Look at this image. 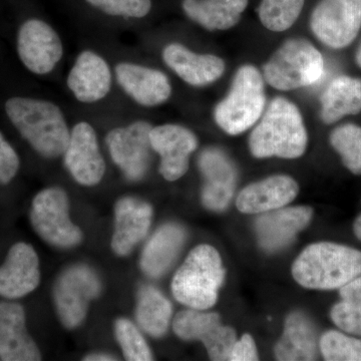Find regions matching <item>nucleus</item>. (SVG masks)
<instances>
[{
    "label": "nucleus",
    "instance_id": "1",
    "mask_svg": "<svg viewBox=\"0 0 361 361\" xmlns=\"http://www.w3.org/2000/svg\"><path fill=\"white\" fill-rule=\"evenodd\" d=\"M4 109L14 128L40 156L54 159L63 155L71 130L58 104L35 97H14L7 99Z\"/></svg>",
    "mask_w": 361,
    "mask_h": 361
},
{
    "label": "nucleus",
    "instance_id": "2",
    "mask_svg": "<svg viewBox=\"0 0 361 361\" xmlns=\"http://www.w3.org/2000/svg\"><path fill=\"white\" fill-rule=\"evenodd\" d=\"M307 142V130L298 106L279 97L271 102L252 130L249 148L258 159H297L305 153Z\"/></svg>",
    "mask_w": 361,
    "mask_h": 361
},
{
    "label": "nucleus",
    "instance_id": "3",
    "mask_svg": "<svg viewBox=\"0 0 361 361\" xmlns=\"http://www.w3.org/2000/svg\"><path fill=\"white\" fill-rule=\"evenodd\" d=\"M292 275L305 288L341 289L361 275V252L330 242L311 244L296 259Z\"/></svg>",
    "mask_w": 361,
    "mask_h": 361
},
{
    "label": "nucleus",
    "instance_id": "4",
    "mask_svg": "<svg viewBox=\"0 0 361 361\" xmlns=\"http://www.w3.org/2000/svg\"><path fill=\"white\" fill-rule=\"evenodd\" d=\"M222 259L214 247L197 246L176 272L172 292L180 303L193 310H207L217 302L224 282Z\"/></svg>",
    "mask_w": 361,
    "mask_h": 361
},
{
    "label": "nucleus",
    "instance_id": "5",
    "mask_svg": "<svg viewBox=\"0 0 361 361\" xmlns=\"http://www.w3.org/2000/svg\"><path fill=\"white\" fill-rule=\"evenodd\" d=\"M264 78L252 65L240 66L227 96L214 110V120L228 135L246 132L260 120L265 110Z\"/></svg>",
    "mask_w": 361,
    "mask_h": 361
},
{
    "label": "nucleus",
    "instance_id": "6",
    "mask_svg": "<svg viewBox=\"0 0 361 361\" xmlns=\"http://www.w3.org/2000/svg\"><path fill=\"white\" fill-rule=\"evenodd\" d=\"M320 51L304 39H287L263 66V78L270 87L293 90L319 82L324 75Z\"/></svg>",
    "mask_w": 361,
    "mask_h": 361
},
{
    "label": "nucleus",
    "instance_id": "7",
    "mask_svg": "<svg viewBox=\"0 0 361 361\" xmlns=\"http://www.w3.org/2000/svg\"><path fill=\"white\" fill-rule=\"evenodd\" d=\"M30 223L37 235L51 245L71 248L82 240V233L70 218L68 195L58 187L47 188L33 198Z\"/></svg>",
    "mask_w": 361,
    "mask_h": 361
},
{
    "label": "nucleus",
    "instance_id": "8",
    "mask_svg": "<svg viewBox=\"0 0 361 361\" xmlns=\"http://www.w3.org/2000/svg\"><path fill=\"white\" fill-rule=\"evenodd\" d=\"M360 28L361 0H320L311 13V32L329 49H345Z\"/></svg>",
    "mask_w": 361,
    "mask_h": 361
},
{
    "label": "nucleus",
    "instance_id": "9",
    "mask_svg": "<svg viewBox=\"0 0 361 361\" xmlns=\"http://www.w3.org/2000/svg\"><path fill=\"white\" fill-rule=\"evenodd\" d=\"M101 291V280L87 266L75 265L66 269L56 281L54 293L61 323L70 329L82 324L90 301Z\"/></svg>",
    "mask_w": 361,
    "mask_h": 361
},
{
    "label": "nucleus",
    "instance_id": "10",
    "mask_svg": "<svg viewBox=\"0 0 361 361\" xmlns=\"http://www.w3.org/2000/svg\"><path fill=\"white\" fill-rule=\"evenodd\" d=\"M152 128L147 121H135L106 135L109 153L128 180H140L148 172L153 149L149 141Z\"/></svg>",
    "mask_w": 361,
    "mask_h": 361
},
{
    "label": "nucleus",
    "instance_id": "11",
    "mask_svg": "<svg viewBox=\"0 0 361 361\" xmlns=\"http://www.w3.org/2000/svg\"><path fill=\"white\" fill-rule=\"evenodd\" d=\"M63 52V40L49 23L32 18L21 25L18 33V54L30 73L49 75L61 63Z\"/></svg>",
    "mask_w": 361,
    "mask_h": 361
},
{
    "label": "nucleus",
    "instance_id": "12",
    "mask_svg": "<svg viewBox=\"0 0 361 361\" xmlns=\"http://www.w3.org/2000/svg\"><path fill=\"white\" fill-rule=\"evenodd\" d=\"M173 329L183 341L203 342L212 360H227L237 341L235 330L222 325L217 313L203 312L193 308L178 313Z\"/></svg>",
    "mask_w": 361,
    "mask_h": 361
},
{
    "label": "nucleus",
    "instance_id": "13",
    "mask_svg": "<svg viewBox=\"0 0 361 361\" xmlns=\"http://www.w3.org/2000/svg\"><path fill=\"white\" fill-rule=\"evenodd\" d=\"M63 156L66 170L78 184L92 187L103 180L106 163L96 130L90 123L78 122L73 126Z\"/></svg>",
    "mask_w": 361,
    "mask_h": 361
},
{
    "label": "nucleus",
    "instance_id": "14",
    "mask_svg": "<svg viewBox=\"0 0 361 361\" xmlns=\"http://www.w3.org/2000/svg\"><path fill=\"white\" fill-rule=\"evenodd\" d=\"M149 141L160 156L159 170L164 179L174 182L186 174L190 156L198 147V139L191 130L177 123H164L152 128Z\"/></svg>",
    "mask_w": 361,
    "mask_h": 361
},
{
    "label": "nucleus",
    "instance_id": "15",
    "mask_svg": "<svg viewBox=\"0 0 361 361\" xmlns=\"http://www.w3.org/2000/svg\"><path fill=\"white\" fill-rule=\"evenodd\" d=\"M115 78L123 92L144 108L161 106L172 96L170 78L157 68L122 61L116 66Z\"/></svg>",
    "mask_w": 361,
    "mask_h": 361
},
{
    "label": "nucleus",
    "instance_id": "16",
    "mask_svg": "<svg viewBox=\"0 0 361 361\" xmlns=\"http://www.w3.org/2000/svg\"><path fill=\"white\" fill-rule=\"evenodd\" d=\"M113 71L106 59L90 49L80 52L68 71L66 85L82 104H96L110 94Z\"/></svg>",
    "mask_w": 361,
    "mask_h": 361
},
{
    "label": "nucleus",
    "instance_id": "17",
    "mask_svg": "<svg viewBox=\"0 0 361 361\" xmlns=\"http://www.w3.org/2000/svg\"><path fill=\"white\" fill-rule=\"evenodd\" d=\"M40 282L39 259L30 244L18 242L0 266V297L16 300L32 293Z\"/></svg>",
    "mask_w": 361,
    "mask_h": 361
},
{
    "label": "nucleus",
    "instance_id": "18",
    "mask_svg": "<svg viewBox=\"0 0 361 361\" xmlns=\"http://www.w3.org/2000/svg\"><path fill=\"white\" fill-rule=\"evenodd\" d=\"M198 166L205 179L202 191L204 206L209 210H224L234 195L238 177L231 159L222 149L208 148L200 154Z\"/></svg>",
    "mask_w": 361,
    "mask_h": 361
},
{
    "label": "nucleus",
    "instance_id": "19",
    "mask_svg": "<svg viewBox=\"0 0 361 361\" xmlns=\"http://www.w3.org/2000/svg\"><path fill=\"white\" fill-rule=\"evenodd\" d=\"M164 63L183 80L192 87H202L217 82L226 66L219 56L197 54L179 42H172L161 51Z\"/></svg>",
    "mask_w": 361,
    "mask_h": 361
},
{
    "label": "nucleus",
    "instance_id": "20",
    "mask_svg": "<svg viewBox=\"0 0 361 361\" xmlns=\"http://www.w3.org/2000/svg\"><path fill=\"white\" fill-rule=\"evenodd\" d=\"M0 360H42L39 349L26 327L25 308L13 301L0 302Z\"/></svg>",
    "mask_w": 361,
    "mask_h": 361
},
{
    "label": "nucleus",
    "instance_id": "21",
    "mask_svg": "<svg viewBox=\"0 0 361 361\" xmlns=\"http://www.w3.org/2000/svg\"><path fill=\"white\" fill-rule=\"evenodd\" d=\"M310 207H290L266 212L256 221L258 242L264 250L275 252L290 245L297 234L310 224Z\"/></svg>",
    "mask_w": 361,
    "mask_h": 361
},
{
    "label": "nucleus",
    "instance_id": "22",
    "mask_svg": "<svg viewBox=\"0 0 361 361\" xmlns=\"http://www.w3.org/2000/svg\"><path fill=\"white\" fill-rule=\"evenodd\" d=\"M115 216L111 248L118 255L127 256L148 234L153 210L146 202L125 197L116 202Z\"/></svg>",
    "mask_w": 361,
    "mask_h": 361
},
{
    "label": "nucleus",
    "instance_id": "23",
    "mask_svg": "<svg viewBox=\"0 0 361 361\" xmlns=\"http://www.w3.org/2000/svg\"><path fill=\"white\" fill-rule=\"evenodd\" d=\"M298 192V184L293 178L271 176L244 188L237 198L236 206L240 212L245 214L270 212L291 203Z\"/></svg>",
    "mask_w": 361,
    "mask_h": 361
},
{
    "label": "nucleus",
    "instance_id": "24",
    "mask_svg": "<svg viewBox=\"0 0 361 361\" xmlns=\"http://www.w3.org/2000/svg\"><path fill=\"white\" fill-rule=\"evenodd\" d=\"M317 331L307 315L295 311L287 316L283 336L275 345L274 353L278 360H315L317 357Z\"/></svg>",
    "mask_w": 361,
    "mask_h": 361
},
{
    "label": "nucleus",
    "instance_id": "25",
    "mask_svg": "<svg viewBox=\"0 0 361 361\" xmlns=\"http://www.w3.org/2000/svg\"><path fill=\"white\" fill-rule=\"evenodd\" d=\"M186 241V233L180 226L166 224L149 240L141 257V268L149 277L161 276L179 255Z\"/></svg>",
    "mask_w": 361,
    "mask_h": 361
},
{
    "label": "nucleus",
    "instance_id": "26",
    "mask_svg": "<svg viewBox=\"0 0 361 361\" xmlns=\"http://www.w3.org/2000/svg\"><path fill=\"white\" fill-rule=\"evenodd\" d=\"M249 0H183L187 18L209 30H228L238 25Z\"/></svg>",
    "mask_w": 361,
    "mask_h": 361
},
{
    "label": "nucleus",
    "instance_id": "27",
    "mask_svg": "<svg viewBox=\"0 0 361 361\" xmlns=\"http://www.w3.org/2000/svg\"><path fill=\"white\" fill-rule=\"evenodd\" d=\"M320 118L331 125L361 111V78L339 75L331 80L320 97Z\"/></svg>",
    "mask_w": 361,
    "mask_h": 361
},
{
    "label": "nucleus",
    "instance_id": "28",
    "mask_svg": "<svg viewBox=\"0 0 361 361\" xmlns=\"http://www.w3.org/2000/svg\"><path fill=\"white\" fill-rule=\"evenodd\" d=\"M172 312V304L155 287L144 286L140 290L135 317L149 336L157 338L165 336Z\"/></svg>",
    "mask_w": 361,
    "mask_h": 361
},
{
    "label": "nucleus",
    "instance_id": "29",
    "mask_svg": "<svg viewBox=\"0 0 361 361\" xmlns=\"http://www.w3.org/2000/svg\"><path fill=\"white\" fill-rule=\"evenodd\" d=\"M305 0H261L259 20L270 32H283L296 23Z\"/></svg>",
    "mask_w": 361,
    "mask_h": 361
},
{
    "label": "nucleus",
    "instance_id": "30",
    "mask_svg": "<svg viewBox=\"0 0 361 361\" xmlns=\"http://www.w3.org/2000/svg\"><path fill=\"white\" fill-rule=\"evenodd\" d=\"M330 145L341 157L342 163L353 174L361 175V127L345 123L332 130Z\"/></svg>",
    "mask_w": 361,
    "mask_h": 361
},
{
    "label": "nucleus",
    "instance_id": "31",
    "mask_svg": "<svg viewBox=\"0 0 361 361\" xmlns=\"http://www.w3.org/2000/svg\"><path fill=\"white\" fill-rule=\"evenodd\" d=\"M341 301L332 307L330 316L337 326L348 334L361 336V293L339 289Z\"/></svg>",
    "mask_w": 361,
    "mask_h": 361
},
{
    "label": "nucleus",
    "instance_id": "32",
    "mask_svg": "<svg viewBox=\"0 0 361 361\" xmlns=\"http://www.w3.org/2000/svg\"><path fill=\"white\" fill-rule=\"evenodd\" d=\"M319 350L325 360L361 361V341L336 330H329L320 337Z\"/></svg>",
    "mask_w": 361,
    "mask_h": 361
},
{
    "label": "nucleus",
    "instance_id": "33",
    "mask_svg": "<svg viewBox=\"0 0 361 361\" xmlns=\"http://www.w3.org/2000/svg\"><path fill=\"white\" fill-rule=\"evenodd\" d=\"M116 341L122 348L123 356L130 361L153 360L151 349L134 323L126 318L116 320L115 325Z\"/></svg>",
    "mask_w": 361,
    "mask_h": 361
},
{
    "label": "nucleus",
    "instance_id": "34",
    "mask_svg": "<svg viewBox=\"0 0 361 361\" xmlns=\"http://www.w3.org/2000/svg\"><path fill=\"white\" fill-rule=\"evenodd\" d=\"M102 13L125 18H144L152 9V0H87Z\"/></svg>",
    "mask_w": 361,
    "mask_h": 361
},
{
    "label": "nucleus",
    "instance_id": "35",
    "mask_svg": "<svg viewBox=\"0 0 361 361\" xmlns=\"http://www.w3.org/2000/svg\"><path fill=\"white\" fill-rule=\"evenodd\" d=\"M20 167V157L0 132V184L11 183L18 174Z\"/></svg>",
    "mask_w": 361,
    "mask_h": 361
},
{
    "label": "nucleus",
    "instance_id": "36",
    "mask_svg": "<svg viewBox=\"0 0 361 361\" xmlns=\"http://www.w3.org/2000/svg\"><path fill=\"white\" fill-rule=\"evenodd\" d=\"M228 360L254 361L258 360L257 348L255 341L249 334H244L240 341L235 342Z\"/></svg>",
    "mask_w": 361,
    "mask_h": 361
},
{
    "label": "nucleus",
    "instance_id": "37",
    "mask_svg": "<svg viewBox=\"0 0 361 361\" xmlns=\"http://www.w3.org/2000/svg\"><path fill=\"white\" fill-rule=\"evenodd\" d=\"M84 360L87 361H111L116 360L114 356L109 355H104V353H94V355H90L85 356Z\"/></svg>",
    "mask_w": 361,
    "mask_h": 361
},
{
    "label": "nucleus",
    "instance_id": "38",
    "mask_svg": "<svg viewBox=\"0 0 361 361\" xmlns=\"http://www.w3.org/2000/svg\"><path fill=\"white\" fill-rule=\"evenodd\" d=\"M353 230H355L356 237H357V238L361 241V215L355 220V226H353Z\"/></svg>",
    "mask_w": 361,
    "mask_h": 361
},
{
    "label": "nucleus",
    "instance_id": "39",
    "mask_svg": "<svg viewBox=\"0 0 361 361\" xmlns=\"http://www.w3.org/2000/svg\"><path fill=\"white\" fill-rule=\"evenodd\" d=\"M355 61L356 63H357L358 66L361 68V44L360 47H358L357 51H356Z\"/></svg>",
    "mask_w": 361,
    "mask_h": 361
}]
</instances>
